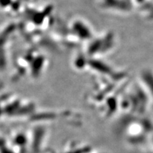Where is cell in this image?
I'll return each mask as SVG.
<instances>
[{
  "label": "cell",
  "mask_w": 153,
  "mask_h": 153,
  "mask_svg": "<svg viewBox=\"0 0 153 153\" xmlns=\"http://www.w3.org/2000/svg\"><path fill=\"white\" fill-rule=\"evenodd\" d=\"M117 127L118 137L126 145L143 152L153 138V123L134 115L126 118Z\"/></svg>",
  "instance_id": "cell-1"
}]
</instances>
